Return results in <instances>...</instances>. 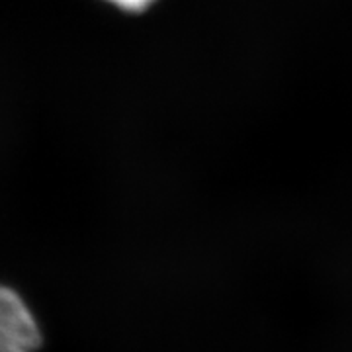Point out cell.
<instances>
[{"mask_svg": "<svg viewBox=\"0 0 352 352\" xmlns=\"http://www.w3.org/2000/svg\"><path fill=\"white\" fill-rule=\"evenodd\" d=\"M41 327L24 296L0 282V352H38Z\"/></svg>", "mask_w": 352, "mask_h": 352, "instance_id": "6da1fadb", "label": "cell"}, {"mask_svg": "<svg viewBox=\"0 0 352 352\" xmlns=\"http://www.w3.org/2000/svg\"><path fill=\"white\" fill-rule=\"evenodd\" d=\"M106 4L113 6L116 10L126 14H143L153 8L159 0H102Z\"/></svg>", "mask_w": 352, "mask_h": 352, "instance_id": "7a4b0ae2", "label": "cell"}]
</instances>
